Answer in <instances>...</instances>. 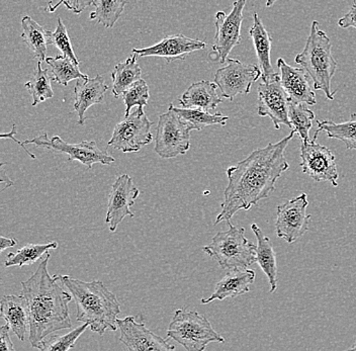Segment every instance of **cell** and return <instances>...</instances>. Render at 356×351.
Segmentation results:
<instances>
[{
	"instance_id": "ba28073f",
	"label": "cell",
	"mask_w": 356,
	"mask_h": 351,
	"mask_svg": "<svg viewBox=\"0 0 356 351\" xmlns=\"http://www.w3.org/2000/svg\"><path fill=\"white\" fill-rule=\"evenodd\" d=\"M144 106H138L135 112L124 117L113 129L108 146L124 153L139 152L152 142L153 123L144 112Z\"/></svg>"
},
{
	"instance_id": "5bb4252c",
	"label": "cell",
	"mask_w": 356,
	"mask_h": 351,
	"mask_svg": "<svg viewBox=\"0 0 356 351\" xmlns=\"http://www.w3.org/2000/svg\"><path fill=\"white\" fill-rule=\"evenodd\" d=\"M247 1L248 0H236L229 15L224 12L216 15V35L213 51L221 63L227 62L231 51L241 43V26Z\"/></svg>"
},
{
	"instance_id": "ab89813d",
	"label": "cell",
	"mask_w": 356,
	"mask_h": 351,
	"mask_svg": "<svg viewBox=\"0 0 356 351\" xmlns=\"http://www.w3.org/2000/svg\"><path fill=\"white\" fill-rule=\"evenodd\" d=\"M15 134H17V126L13 125V129H11V132L8 133V134H2L1 138L2 139H4V138H8V139L13 140V141H15V143L19 144V145L21 146V147L24 149V151H26V154H28L31 158L35 159V155L33 154V153H31L28 149H26V145H24V142L19 141V140L15 137Z\"/></svg>"
},
{
	"instance_id": "f35d334b",
	"label": "cell",
	"mask_w": 356,
	"mask_h": 351,
	"mask_svg": "<svg viewBox=\"0 0 356 351\" xmlns=\"http://www.w3.org/2000/svg\"><path fill=\"white\" fill-rule=\"evenodd\" d=\"M338 24L342 28H353L356 30V3L353 4L350 10L339 19Z\"/></svg>"
},
{
	"instance_id": "ac0fdd59",
	"label": "cell",
	"mask_w": 356,
	"mask_h": 351,
	"mask_svg": "<svg viewBox=\"0 0 356 351\" xmlns=\"http://www.w3.org/2000/svg\"><path fill=\"white\" fill-rule=\"evenodd\" d=\"M280 81L288 93L291 102H300L308 106H315L316 95L312 90L309 74L304 68H296L286 63L284 59L277 60Z\"/></svg>"
},
{
	"instance_id": "4dcf8cb0",
	"label": "cell",
	"mask_w": 356,
	"mask_h": 351,
	"mask_svg": "<svg viewBox=\"0 0 356 351\" xmlns=\"http://www.w3.org/2000/svg\"><path fill=\"white\" fill-rule=\"evenodd\" d=\"M58 248L57 242L46 244H26L17 252L8 253L6 259V268L10 266H32L39 261L50 250Z\"/></svg>"
},
{
	"instance_id": "6da1fadb",
	"label": "cell",
	"mask_w": 356,
	"mask_h": 351,
	"mask_svg": "<svg viewBox=\"0 0 356 351\" xmlns=\"http://www.w3.org/2000/svg\"><path fill=\"white\" fill-rule=\"evenodd\" d=\"M295 135L293 130L277 143L256 149L246 158L227 170L228 186L215 225L231 221L239 211L250 210L275 192L277 179L289 168L284 152Z\"/></svg>"
},
{
	"instance_id": "ee69618b",
	"label": "cell",
	"mask_w": 356,
	"mask_h": 351,
	"mask_svg": "<svg viewBox=\"0 0 356 351\" xmlns=\"http://www.w3.org/2000/svg\"><path fill=\"white\" fill-rule=\"evenodd\" d=\"M350 350H356V341L355 345H353V348H350Z\"/></svg>"
},
{
	"instance_id": "74e56055",
	"label": "cell",
	"mask_w": 356,
	"mask_h": 351,
	"mask_svg": "<svg viewBox=\"0 0 356 351\" xmlns=\"http://www.w3.org/2000/svg\"><path fill=\"white\" fill-rule=\"evenodd\" d=\"M10 325L4 324L0 328V351H15L13 341L10 336Z\"/></svg>"
},
{
	"instance_id": "4fadbf2b",
	"label": "cell",
	"mask_w": 356,
	"mask_h": 351,
	"mask_svg": "<svg viewBox=\"0 0 356 351\" xmlns=\"http://www.w3.org/2000/svg\"><path fill=\"white\" fill-rule=\"evenodd\" d=\"M309 206L307 193L280 204L277 208L275 230L278 238L293 243L309 231L312 215L307 213Z\"/></svg>"
},
{
	"instance_id": "f546056e",
	"label": "cell",
	"mask_w": 356,
	"mask_h": 351,
	"mask_svg": "<svg viewBox=\"0 0 356 351\" xmlns=\"http://www.w3.org/2000/svg\"><path fill=\"white\" fill-rule=\"evenodd\" d=\"M49 68L42 69V61H38L37 68L33 70L32 79L24 84V88L28 90L33 97V106H38L47 99L54 97L51 79L48 75Z\"/></svg>"
},
{
	"instance_id": "5b68a950",
	"label": "cell",
	"mask_w": 356,
	"mask_h": 351,
	"mask_svg": "<svg viewBox=\"0 0 356 351\" xmlns=\"http://www.w3.org/2000/svg\"><path fill=\"white\" fill-rule=\"evenodd\" d=\"M229 230L219 232L202 251L213 257L222 270H244L257 262V245L245 237L243 227L227 222Z\"/></svg>"
},
{
	"instance_id": "8fae6325",
	"label": "cell",
	"mask_w": 356,
	"mask_h": 351,
	"mask_svg": "<svg viewBox=\"0 0 356 351\" xmlns=\"http://www.w3.org/2000/svg\"><path fill=\"white\" fill-rule=\"evenodd\" d=\"M289 104L291 99L282 88L280 74L275 73L269 79L262 80L258 86L257 113L260 117H270L275 130H280V125L293 128L289 121Z\"/></svg>"
},
{
	"instance_id": "83f0119b",
	"label": "cell",
	"mask_w": 356,
	"mask_h": 351,
	"mask_svg": "<svg viewBox=\"0 0 356 351\" xmlns=\"http://www.w3.org/2000/svg\"><path fill=\"white\" fill-rule=\"evenodd\" d=\"M169 108L177 113L182 119L191 126L193 130L202 131L206 126L213 125L226 126L229 121V117L222 115L221 113H211L202 108H177L172 104L169 106Z\"/></svg>"
},
{
	"instance_id": "603a6c76",
	"label": "cell",
	"mask_w": 356,
	"mask_h": 351,
	"mask_svg": "<svg viewBox=\"0 0 356 351\" xmlns=\"http://www.w3.org/2000/svg\"><path fill=\"white\" fill-rule=\"evenodd\" d=\"M251 230L254 233L257 239V262L256 263L261 268L262 272L266 273L268 279L270 291L269 293L273 294L277 290V253L273 248V242L264 234V231L256 225H251Z\"/></svg>"
},
{
	"instance_id": "4316f807",
	"label": "cell",
	"mask_w": 356,
	"mask_h": 351,
	"mask_svg": "<svg viewBox=\"0 0 356 351\" xmlns=\"http://www.w3.org/2000/svg\"><path fill=\"white\" fill-rule=\"evenodd\" d=\"M317 132L326 133L330 139L343 142L347 150H356V113L350 115L348 121L334 123L332 121H317Z\"/></svg>"
},
{
	"instance_id": "3957f363",
	"label": "cell",
	"mask_w": 356,
	"mask_h": 351,
	"mask_svg": "<svg viewBox=\"0 0 356 351\" xmlns=\"http://www.w3.org/2000/svg\"><path fill=\"white\" fill-rule=\"evenodd\" d=\"M77 307V321L88 323L93 332L104 335L106 331L117 330V320L121 305L117 295L100 281H86L68 275H57Z\"/></svg>"
},
{
	"instance_id": "8d00e7d4",
	"label": "cell",
	"mask_w": 356,
	"mask_h": 351,
	"mask_svg": "<svg viewBox=\"0 0 356 351\" xmlns=\"http://www.w3.org/2000/svg\"><path fill=\"white\" fill-rule=\"evenodd\" d=\"M97 1V0H59L54 6H52L50 2L46 10L49 13H54L60 6H65L67 10H71L75 15H79V13H83L88 6H95Z\"/></svg>"
},
{
	"instance_id": "8992f818",
	"label": "cell",
	"mask_w": 356,
	"mask_h": 351,
	"mask_svg": "<svg viewBox=\"0 0 356 351\" xmlns=\"http://www.w3.org/2000/svg\"><path fill=\"white\" fill-rule=\"evenodd\" d=\"M167 336L188 351H202L210 343H222L225 339L213 330L206 317L197 311H175L167 330Z\"/></svg>"
},
{
	"instance_id": "d590c367",
	"label": "cell",
	"mask_w": 356,
	"mask_h": 351,
	"mask_svg": "<svg viewBox=\"0 0 356 351\" xmlns=\"http://www.w3.org/2000/svg\"><path fill=\"white\" fill-rule=\"evenodd\" d=\"M49 45H53L59 49L62 55L70 58L72 61L80 65L79 60L75 56L74 51H73L72 43H71L70 38H69L68 32H67L65 24H63L60 17L58 19L55 32L49 31Z\"/></svg>"
},
{
	"instance_id": "7bdbcfd3",
	"label": "cell",
	"mask_w": 356,
	"mask_h": 351,
	"mask_svg": "<svg viewBox=\"0 0 356 351\" xmlns=\"http://www.w3.org/2000/svg\"><path fill=\"white\" fill-rule=\"evenodd\" d=\"M278 1V0H267L266 1V6L267 8H269V6H273V4L275 3V2Z\"/></svg>"
},
{
	"instance_id": "d6986e66",
	"label": "cell",
	"mask_w": 356,
	"mask_h": 351,
	"mask_svg": "<svg viewBox=\"0 0 356 351\" xmlns=\"http://www.w3.org/2000/svg\"><path fill=\"white\" fill-rule=\"evenodd\" d=\"M256 273L251 270H234L216 284L215 291L208 299L200 300L202 305L213 301H224L228 297H236L250 292L251 284H254Z\"/></svg>"
},
{
	"instance_id": "f6af8a7d",
	"label": "cell",
	"mask_w": 356,
	"mask_h": 351,
	"mask_svg": "<svg viewBox=\"0 0 356 351\" xmlns=\"http://www.w3.org/2000/svg\"><path fill=\"white\" fill-rule=\"evenodd\" d=\"M355 3H356V1H355Z\"/></svg>"
},
{
	"instance_id": "f1b7e54d",
	"label": "cell",
	"mask_w": 356,
	"mask_h": 351,
	"mask_svg": "<svg viewBox=\"0 0 356 351\" xmlns=\"http://www.w3.org/2000/svg\"><path fill=\"white\" fill-rule=\"evenodd\" d=\"M46 63L50 66L52 71V80L61 85H68L71 80L88 79V75L83 74L79 70V64L75 63L70 58L64 55L46 58Z\"/></svg>"
},
{
	"instance_id": "7a4b0ae2",
	"label": "cell",
	"mask_w": 356,
	"mask_h": 351,
	"mask_svg": "<svg viewBox=\"0 0 356 351\" xmlns=\"http://www.w3.org/2000/svg\"><path fill=\"white\" fill-rule=\"evenodd\" d=\"M50 259L47 253L32 277L22 281V295L26 297L30 315L29 340L37 350L49 335L72 327L68 307L72 295L57 284V275L49 273Z\"/></svg>"
},
{
	"instance_id": "484cf974",
	"label": "cell",
	"mask_w": 356,
	"mask_h": 351,
	"mask_svg": "<svg viewBox=\"0 0 356 351\" xmlns=\"http://www.w3.org/2000/svg\"><path fill=\"white\" fill-rule=\"evenodd\" d=\"M137 56L134 53L133 56L129 57L126 61L117 64L111 72L113 97H121L132 84L141 79L142 71L138 64Z\"/></svg>"
},
{
	"instance_id": "2e32d148",
	"label": "cell",
	"mask_w": 356,
	"mask_h": 351,
	"mask_svg": "<svg viewBox=\"0 0 356 351\" xmlns=\"http://www.w3.org/2000/svg\"><path fill=\"white\" fill-rule=\"evenodd\" d=\"M117 325L121 331L120 341L129 350L148 351L175 350V346L171 345L166 339L158 336L143 323H137L133 316L124 319H118Z\"/></svg>"
},
{
	"instance_id": "e0dca14e",
	"label": "cell",
	"mask_w": 356,
	"mask_h": 351,
	"mask_svg": "<svg viewBox=\"0 0 356 351\" xmlns=\"http://www.w3.org/2000/svg\"><path fill=\"white\" fill-rule=\"evenodd\" d=\"M206 46L207 44L200 40L177 34L168 35L148 48L133 49V53L140 57H161L167 62H172L175 60H186L191 53L202 50Z\"/></svg>"
},
{
	"instance_id": "d4e9b609",
	"label": "cell",
	"mask_w": 356,
	"mask_h": 351,
	"mask_svg": "<svg viewBox=\"0 0 356 351\" xmlns=\"http://www.w3.org/2000/svg\"><path fill=\"white\" fill-rule=\"evenodd\" d=\"M22 38L33 53V57L46 61L47 47L49 45V31L44 30L32 17L26 15L22 19Z\"/></svg>"
},
{
	"instance_id": "7402d4cb",
	"label": "cell",
	"mask_w": 356,
	"mask_h": 351,
	"mask_svg": "<svg viewBox=\"0 0 356 351\" xmlns=\"http://www.w3.org/2000/svg\"><path fill=\"white\" fill-rule=\"evenodd\" d=\"M218 85L215 81L195 82L186 90L178 101L182 108H197L210 112L215 110L221 104L222 99L217 91Z\"/></svg>"
},
{
	"instance_id": "30bf717a",
	"label": "cell",
	"mask_w": 356,
	"mask_h": 351,
	"mask_svg": "<svg viewBox=\"0 0 356 351\" xmlns=\"http://www.w3.org/2000/svg\"><path fill=\"white\" fill-rule=\"evenodd\" d=\"M319 132L316 131L313 140L302 141L300 144V168L305 174L317 182H331L338 186L337 165L335 156L330 149L316 142Z\"/></svg>"
},
{
	"instance_id": "e575fe53",
	"label": "cell",
	"mask_w": 356,
	"mask_h": 351,
	"mask_svg": "<svg viewBox=\"0 0 356 351\" xmlns=\"http://www.w3.org/2000/svg\"><path fill=\"white\" fill-rule=\"evenodd\" d=\"M149 97H150L149 86L146 81L142 79L136 81L122 93V99H124V104H126V115L124 117L130 115L131 110L134 106H147Z\"/></svg>"
},
{
	"instance_id": "9c48e42d",
	"label": "cell",
	"mask_w": 356,
	"mask_h": 351,
	"mask_svg": "<svg viewBox=\"0 0 356 351\" xmlns=\"http://www.w3.org/2000/svg\"><path fill=\"white\" fill-rule=\"evenodd\" d=\"M24 145L33 144L37 147H43L63 153L68 155L69 161H79L86 165L89 170L92 168L95 164L102 165H111L115 162V158L111 157L106 151L100 150L95 141H82L77 144L67 143L61 137L54 136L49 138L46 133L33 139L24 141Z\"/></svg>"
},
{
	"instance_id": "d6a6232c",
	"label": "cell",
	"mask_w": 356,
	"mask_h": 351,
	"mask_svg": "<svg viewBox=\"0 0 356 351\" xmlns=\"http://www.w3.org/2000/svg\"><path fill=\"white\" fill-rule=\"evenodd\" d=\"M289 121L293 128V132L299 135L302 141H309V132L313 126L315 113L305 104L291 102L289 110Z\"/></svg>"
},
{
	"instance_id": "b9f144b4",
	"label": "cell",
	"mask_w": 356,
	"mask_h": 351,
	"mask_svg": "<svg viewBox=\"0 0 356 351\" xmlns=\"http://www.w3.org/2000/svg\"><path fill=\"white\" fill-rule=\"evenodd\" d=\"M0 182H1L2 184H4L3 188H2V192L3 190H8V188H10V186H13V181H11L10 177H8V175L6 174V172H4L3 170H1V174H0Z\"/></svg>"
},
{
	"instance_id": "44dd1931",
	"label": "cell",
	"mask_w": 356,
	"mask_h": 351,
	"mask_svg": "<svg viewBox=\"0 0 356 351\" xmlns=\"http://www.w3.org/2000/svg\"><path fill=\"white\" fill-rule=\"evenodd\" d=\"M0 316L6 320L17 338L26 339L28 329H30V315L26 297L21 295H3L0 302Z\"/></svg>"
},
{
	"instance_id": "9a60e30c",
	"label": "cell",
	"mask_w": 356,
	"mask_h": 351,
	"mask_svg": "<svg viewBox=\"0 0 356 351\" xmlns=\"http://www.w3.org/2000/svg\"><path fill=\"white\" fill-rule=\"evenodd\" d=\"M139 195L140 190L134 184L132 177L126 173L115 179L111 186L106 215V223L111 232L117 230L118 226L124 218H133L135 215L131 211V206L135 204Z\"/></svg>"
},
{
	"instance_id": "836d02e7",
	"label": "cell",
	"mask_w": 356,
	"mask_h": 351,
	"mask_svg": "<svg viewBox=\"0 0 356 351\" xmlns=\"http://www.w3.org/2000/svg\"><path fill=\"white\" fill-rule=\"evenodd\" d=\"M89 327L88 323L73 329L65 335H49L41 342L39 350L42 351H68L73 350L77 339L83 334L84 331Z\"/></svg>"
},
{
	"instance_id": "7c38bea8",
	"label": "cell",
	"mask_w": 356,
	"mask_h": 351,
	"mask_svg": "<svg viewBox=\"0 0 356 351\" xmlns=\"http://www.w3.org/2000/svg\"><path fill=\"white\" fill-rule=\"evenodd\" d=\"M227 62V66L216 72L215 83L222 97L234 101L237 95L250 93L251 86L262 76V71L259 66L242 63L239 60L228 59Z\"/></svg>"
},
{
	"instance_id": "277c9868",
	"label": "cell",
	"mask_w": 356,
	"mask_h": 351,
	"mask_svg": "<svg viewBox=\"0 0 356 351\" xmlns=\"http://www.w3.org/2000/svg\"><path fill=\"white\" fill-rule=\"evenodd\" d=\"M319 23H312L311 33L304 50L296 57V63L302 66L313 80L314 90H322L327 99L334 101L335 93L331 90V81L337 62L332 55V44L326 33L319 28Z\"/></svg>"
},
{
	"instance_id": "60d3db41",
	"label": "cell",
	"mask_w": 356,
	"mask_h": 351,
	"mask_svg": "<svg viewBox=\"0 0 356 351\" xmlns=\"http://www.w3.org/2000/svg\"><path fill=\"white\" fill-rule=\"evenodd\" d=\"M17 241L13 238H6V237H0V252H3L6 248L13 247L17 245Z\"/></svg>"
},
{
	"instance_id": "cb8c5ba5",
	"label": "cell",
	"mask_w": 356,
	"mask_h": 351,
	"mask_svg": "<svg viewBox=\"0 0 356 351\" xmlns=\"http://www.w3.org/2000/svg\"><path fill=\"white\" fill-rule=\"evenodd\" d=\"M251 39L254 45L256 55H257L259 67L262 71V80L269 79L271 75L275 74L273 65H271L270 51L271 40L270 35L267 32L266 26L262 23L257 13H253V26L249 31Z\"/></svg>"
},
{
	"instance_id": "ffe728a7",
	"label": "cell",
	"mask_w": 356,
	"mask_h": 351,
	"mask_svg": "<svg viewBox=\"0 0 356 351\" xmlns=\"http://www.w3.org/2000/svg\"><path fill=\"white\" fill-rule=\"evenodd\" d=\"M108 90L102 75H97L95 79H77L74 88V108L78 113V125H84L86 111L104 101Z\"/></svg>"
},
{
	"instance_id": "1f68e13d",
	"label": "cell",
	"mask_w": 356,
	"mask_h": 351,
	"mask_svg": "<svg viewBox=\"0 0 356 351\" xmlns=\"http://www.w3.org/2000/svg\"><path fill=\"white\" fill-rule=\"evenodd\" d=\"M127 3V0H97L95 4V12L91 13L90 19H95L104 28H113L121 17Z\"/></svg>"
},
{
	"instance_id": "52a82bcc",
	"label": "cell",
	"mask_w": 356,
	"mask_h": 351,
	"mask_svg": "<svg viewBox=\"0 0 356 351\" xmlns=\"http://www.w3.org/2000/svg\"><path fill=\"white\" fill-rule=\"evenodd\" d=\"M193 130L186 120L169 108L162 113L156 128L154 151L161 158H175L186 154L191 148V132Z\"/></svg>"
}]
</instances>
